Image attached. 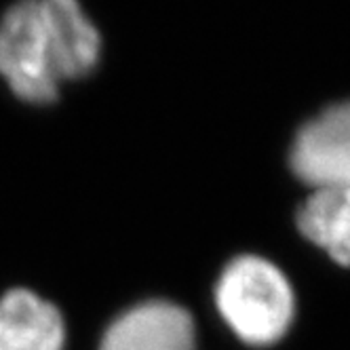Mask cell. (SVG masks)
<instances>
[{
	"label": "cell",
	"mask_w": 350,
	"mask_h": 350,
	"mask_svg": "<svg viewBox=\"0 0 350 350\" xmlns=\"http://www.w3.org/2000/svg\"><path fill=\"white\" fill-rule=\"evenodd\" d=\"M291 169L314 190L350 184V102L327 108L297 133Z\"/></svg>",
	"instance_id": "cell-3"
},
{
	"label": "cell",
	"mask_w": 350,
	"mask_h": 350,
	"mask_svg": "<svg viewBox=\"0 0 350 350\" xmlns=\"http://www.w3.org/2000/svg\"><path fill=\"white\" fill-rule=\"evenodd\" d=\"M99 34L74 0H32L0 19V74L13 93L49 104L62 81L91 72L99 57Z\"/></svg>",
	"instance_id": "cell-1"
},
{
	"label": "cell",
	"mask_w": 350,
	"mask_h": 350,
	"mask_svg": "<svg viewBox=\"0 0 350 350\" xmlns=\"http://www.w3.org/2000/svg\"><path fill=\"white\" fill-rule=\"evenodd\" d=\"M297 228L336 262L350 266V184L317 188L297 211Z\"/></svg>",
	"instance_id": "cell-6"
},
{
	"label": "cell",
	"mask_w": 350,
	"mask_h": 350,
	"mask_svg": "<svg viewBox=\"0 0 350 350\" xmlns=\"http://www.w3.org/2000/svg\"><path fill=\"white\" fill-rule=\"evenodd\" d=\"M190 314L169 302H146L118 317L99 350H192Z\"/></svg>",
	"instance_id": "cell-4"
},
{
	"label": "cell",
	"mask_w": 350,
	"mask_h": 350,
	"mask_svg": "<svg viewBox=\"0 0 350 350\" xmlns=\"http://www.w3.org/2000/svg\"><path fill=\"white\" fill-rule=\"evenodd\" d=\"M215 302L230 329L254 346L281 340L293 319L291 285L277 266L256 256H241L226 266Z\"/></svg>",
	"instance_id": "cell-2"
},
{
	"label": "cell",
	"mask_w": 350,
	"mask_h": 350,
	"mask_svg": "<svg viewBox=\"0 0 350 350\" xmlns=\"http://www.w3.org/2000/svg\"><path fill=\"white\" fill-rule=\"evenodd\" d=\"M64 321L53 304L28 289L0 297V350H62Z\"/></svg>",
	"instance_id": "cell-5"
}]
</instances>
